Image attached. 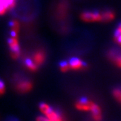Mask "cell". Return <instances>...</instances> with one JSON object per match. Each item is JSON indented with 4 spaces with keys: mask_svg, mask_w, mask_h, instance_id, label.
Segmentation results:
<instances>
[{
    "mask_svg": "<svg viewBox=\"0 0 121 121\" xmlns=\"http://www.w3.org/2000/svg\"><path fill=\"white\" fill-rule=\"evenodd\" d=\"M8 45L12 58L17 59L20 55V48L17 37L10 36L8 39Z\"/></svg>",
    "mask_w": 121,
    "mask_h": 121,
    "instance_id": "3",
    "label": "cell"
},
{
    "mask_svg": "<svg viewBox=\"0 0 121 121\" xmlns=\"http://www.w3.org/2000/svg\"><path fill=\"white\" fill-rule=\"evenodd\" d=\"M45 59H46L45 52L42 50L36 51L35 54L33 55L32 60L38 66L43 65L45 61Z\"/></svg>",
    "mask_w": 121,
    "mask_h": 121,
    "instance_id": "9",
    "label": "cell"
},
{
    "mask_svg": "<svg viewBox=\"0 0 121 121\" xmlns=\"http://www.w3.org/2000/svg\"><path fill=\"white\" fill-rule=\"evenodd\" d=\"M114 40L115 43L121 46V22L117 27L114 34Z\"/></svg>",
    "mask_w": 121,
    "mask_h": 121,
    "instance_id": "13",
    "label": "cell"
},
{
    "mask_svg": "<svg viewBox=\"0 0 121 121\" xmlns=\"http://www.w3.org/2000/svg\"><path fill=\"white\" fill-rule=\"evenodd\" d=\"M25 65L27 67V69L30 70L32 72H35L36 71L37 69L39 68V66L35 63L33 61L32 59H27L25 60Z\"/></svg>",
    "mask_w": 121,
    "mask_h": 121,
    "instance_id": "14",
    "label": "cell"
},
{
    "mask_svg": "<svg viewBox=\"0 0 121 121\" xmlns=\"http://www.w3.org/2000/svg\"><path fill=\"white\" fill-rule=\"evenodd\" d=\"M81 19L86 22H98L103 21L102 13L95 11L83 12L81 14Z\"/></svg>",
    "mask_w": 121,
    "mask_h": 121,
    "instance_id": "2",
    "label": "cell"
},
{
    "mask_svg": "<svg viewBox=\"0 0 121 121\" xmlns=\"http://www.w3.org/2000/svg\"><path fill=\"white\" fill-rule=\"evenodd\" d=\"M10 26V36L17 37L20 31V24L17 20H12L9 22Z\"/></svg>",
    "mask_w": 121,
    "mask_h": 121,
    "instance_id": "10",
    "label": "cell"
},
{
    "mask_svg": "<svg viewBox=\"0 0 121 121\" xmlns=\"http://www.w3.org/2000/svg\"><path fill=\"white\" fill-rule=\"evenodd\" d=\"M69 65L71 69L78 71L83 70L86 67V64L82 59L77 57H73L69 60Z\"/></svg>",
    "mask_w": 121,
    "mask_h": 121,
    "instance_id": "7",
    "label": "cell"
},
{
    "mask_svg": "<svg viewBox=\"0 0 121 121\" xmlns=\"http://www.w3.org/2000/svg\"><path fill=\"white\" fill-rule=\"evenodd\" d=\"M39 110L42 115L37 117L36 121H66L60 113L46 102L40 104Z\"/></svg>",
    "mask_w": 121,
    "mask_h": 121,
    "instance_id": "1",
    "label": "cell"
},
{
    "mask_svg": "<svg viewBox=\"0 0 121 121\" xmlns=\"http://www.w3.org/2000/svg\"><path fill=\"white\" fill-rule=\"evenodd\" d=\"M5 91V87L4 83L0 79V95L4 94Z\"/></svg>",
    "mask_w": 121,
    "mask_h": 121,
    "instance_id": "17",
    "label": "cell"
},
{
    "mask_svg": "<svg viewBox=\"0 0 121 121\" xmlns=\"http://www.w3.org/2000/svg\"><path fill=\"white\" fill-rule=\"evenodd\" d=\"M17 0H0V16L15 8Z\"/></svg>",
    "mask_w": 121,
    "mask_h": 121,
    "instance_id": "5",
    "label": "cell"
},
{
    "mask_svg": "<svg viewBox=\"0 0 121 121\" xmlns=\"http://www.w3.org/2000/svg\"><path fill=\"white\" fill-rule=\"evenodd\" d=\"M94 102L90 99L82 98V99H78V101L75 103V108L76 110L80 112H90L91 108L93 106Z\"/></svg>",
    "mask_w": 121,
    "mask_h": 121,
    "instance_id": "4",
    "label": "cell"
},
{
    "mask_svg": "<svg viewBox=\"0 0 121 121\" xmlns=\"http://www.w3.org/2000/svg\"><path fill=\"white\" fill-rule=\"evenodd\" d=\"M59 69H60V71L62 73H67V72H68L69 70L71 69L69 62H66V61L61 62L60 65H59Z\"/></svg>",
    "mask_w": 121,
    "mask_h": 121,
    "instance_id": "15",
    "label": "cell"
},
{
    "mask_svg": "<svg viewBox=\"0 0 121 121\" xmlns=\"http://www.w3.org/2000/svg\"><path fill=\"white\" fill-rule=\"evenodd\" d=\"M16 88L20 93H28L32 90L33 84L29 80H22L17 83Z\"/></svg>",
    "mask_w": 121,
    "mask_h": 121,
    "instance_id": "8",
    "label": "cell"
},
{
    "mask_svg": "<svg viewBox=\"0 0 121 121\" xmlns=\"http://www.w3.org/2000/svg\"><path fill=\"white\" fill-rule=\"evenodd\" d=\"M110 59L118 68L121 69V54L110 52Z\"/></svg>",
    "mask_w": 121,
    "mask_h": 121,
    "instance_id": "11",
    "label": "cell"
},
{
    "mask_svg": "<svg viewBox=\"0 0 121 121\" xmlns=\"http://www.w3.org/2000/svg\"><path fill=\"white\" fill-rule=\"evenodd\" d=\"M102 13L103 22H111L115 18V14L111 10H106Z\"/></svg>",
    "mask_w": 121,
    "mask_h": 121,
    "instance_id": "12",
    "label": "cell"
},
{
    "mask_svg": "<svg viewBox=\"0 0 121 121\" xmlns=\"http://www.w3.org/2000/svg\"><path fill=\"white\" fill-rule=\"evenodd\" d=\"M112 95L118 102L121 104V89L115 88L112 91Z\"/></svg>",
    "mask_w": 121,
    "mask_h": 121,
    "instance_id": "16",
    "label": "cell"
},
{
    "mask_svg": "<svg viewBox=\"0 0 121 121\" xmlns=\"http://www.w3.org/2000/svg\"><path fill=\"white\" fill-rule=\"evenodd\" d=\"M91 117L94 121H102L103 118L102 111L98 104L94 103L90 111Z\"/></svg>",
    "mask_w": 121,
    "mask_h": 121,
    "instance_id": "6",
    "label": "cell"
}]
</instances>
